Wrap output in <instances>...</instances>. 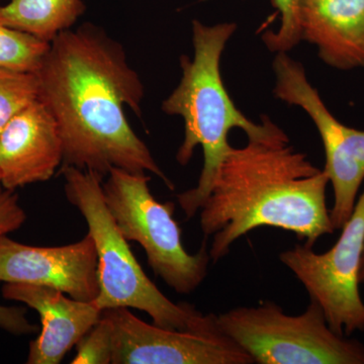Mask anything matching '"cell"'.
Instances as JSON below:
<instances>
[{"mask_svg": "<svg viewBox=\"0 0 364 364\" xmlns=\"http://www.w3.org/2000/svg\"><path fill=\"white\" fill-rule=\"evenodd\" d=\"M41 102L58 124L63 163L107 176L112 168L154 174L174 184L131 128L124 107L141 116L145 88L123 46L85 23L50 43L39 70Z\"/></svg>", "mask_w": 364, "mask_h": 364, "instance_id": "cell-1", "label": "cell"}, {"mask_svg": "<svg viewBox=\"0 0 364 364\" xmlns=\"http://www.w3.org/2000/svg\"><path fill=\"white\" fill-rule=\"evenodd\" d=\"M328 184L327 174L289 140H249L245 147H232L200 210L203 234L213 236L210 260H221L235 242L261 227L291 232L313 247L336 231Z\"/></svg>", "mask_w": 364, "mask_h": 364, "instance_id": "cell-2", "label": "cell"}, {"mask_svg": "<svg viewBox=\"0 0 364 364\" xmlns=\"http://www.w3.org/2000/svg\"><path fill=\"white\" fill-rule=\"evenodd\" d=\"M236 28L235 23L207 26L193 21V58L181 56V82L162 102L165 114L183 119L184 138L176 153L177 162L182 166L188 165L198 146L203 152V166L198 184L177 196L179 207L188 219L200 212L220 165L232 149L228 139L232 129H242L250 141L289 140L269 117H263L261 124L248 119L237 109L225 88L220 62Z\"/></svg>", "mask_w": 364, "mask_h": 364, "instance_id": "cell-3", "label": "cell"}, {"mask_svg": "<svg viewBox=\"0 0 364 364\" xmlns=\"http://www.w3.org/2000/svg\"><path fill=\"white\" fill-rule=\"evenodd\" d=\"M60 172L67 200L85 218L97 249L100 294L95 303L100 310L136 309L155 325L181 331L200 329L214 321L215 314L203 315L191 304L170 301L146 275L105 205L104 177L70 165H61Z\"/></svg>", "mask_w": 364, "mask_h": 364, "instance_id": "cell-4", "label": "cell"}, {"mask_svg": "<svg viewBox=\"0 0 364 364\" xmlns=\"http://www.w3.org/2000/svg\"><path fill=\"white\" fill-rule=\"evenodd\" d=\"M220 329L258 364H364V345L339 335L311 301L301 315L264 301L217 315Z\"/></svg>", "mask_w": 364, "mask_h": 364, "instance_id": "cell-5", "label": "cell"}, {"mask_svg": "<svg viewBox=\"0 0 364 364\" xmlns=\"http://www.w3.org/2000/svg\"><path fill=\"white\" fill-rule=\"evenodd\" d=\"M107 177L104 200L122 235L140 244L153 272L173 291H195L207 277L210 262L207 238L196 254L186 250L173 218L176 205L158 202L151 193L147 173L112 168Z\"/></svg>", "mask_w": 364, "mask_h": 364, "instance_id": "cell-6", "label": "cell"}, {"mask_svg": "<svg viewBox=\"0 0 364 364\" xmlns=\"http://www.w3.org/2000/svg\"><path fill=\"white\" fill-rule=\"evenodd\" d=\"M334 246L324 253L296 245L279 260L303 284L310 301L322 308L330 328L350 336L364 331V303L359 293V270L364 249V191Z\"/></svg>", "mask_w": 364, "mask_h": 364, "instance_id": "cell-7", "label": "cell"}, {"mask_svg": "<svg viewBox=\"0 0 364 364\" xmlns=\"http://www.w3.org/2000/svg\"><path fill=\"white\" fill-rule=\"evenodd\" d=\"M275 97L298 105L318 129L325 150V168L334 193L330 210L335 230H341L351 217L364 181V131L339 122L311 85L305 69L287 53H277L273 62Z\"/></svg>", "mask_w": 364, "mask_h": 364, "instance_id": "cell-8", "label": "cell"}, {"mask_svg": "<svg viewBox=\"0 0 364 364\" xmlns=\"http://www.w3.org/2000/svg\"><path fill=\"white\" fill-rule=\"evenodd\" d=\"M114 332L112 364H253L220 329L217 315L196 330H172L144 322L129 308L102 310Z\"/></svg>", "mask_w": 364, "mask_h": 364, "instance_id": "cell-9", "label": "cell"}, {"mask_svg": "<svg viewBox=\"0 0 364 364\" xmlns=\"http://www.w3.org/2000/svg\"><path fill=\"white\" fill-rule=\"evenodd\" d=\"M0 282L52 287L71 298L95 301L100 294L98 260L90 234L58 247H37L0 237Z\"/></svg>", "mask_w": 364, "mask_h": 364, "instance_id": "cell-10", "label": "cell"}, {"mask_svg": "<svg viewBox=\"0 0 364 364\" xmlns=\"http://www.w3.org/2000/svg\"><path fill=\"white\" fill-rule=\"evenodd\" d=\"M63 163L58 124L40 100L0 133V181L6 191L49 181Z\"/></svg>", "mask_w": 364, "mask_h": 364, "instance_id": "cell-11", "label": "cell"}, {"mask_svg": "<svg viewBox=\"0 0 364 364\" xmlns=\"http://www.w3.org/2000/svg\"><path fill=\"white\" fill-rule=\"evenodd\" d=\"M4 298L26 304L39 314L42 330L31 342L28 364H58L100 317L95 301H78L52 287L6 284Z\"/></svg>", "mask_w": 364, "mask_h": 364, "instance_id": "cell-12", "label": "cell"}, {"mask_svg": "<svg viewBox=\"0 0 364 364\" xmlns=\"http://www.w3.org/2000/svg\"><path fill=\"white\" fill-rule=\"evenodd\" d=\"M301 40L339 70L364 68V0H301Z\"/></svg>", "mask_w": 364, "mask_h": 364, "instance_id": "cell-13", "label": "cell"}, {"mask_svg": "<svg viewBox=\"0 0 364 364\" xmlns=\"http://www.w3.org/2000/svg\"><path fill=\"white\" fill-rule=\"evenodd\" d=\"M82 0H9L0 6V25L51 43L85 13Z\"/></svg>", "mask_w": 364, "mask_h": 364, "instance_id": "cell-14", "label": "cell"}, {"mask_svg": "<svg viewBox=\"0 0 364 364\" xmlns=\"http://www.w3.org/2000/svg\"><path fill=\"white\" fill-rule=\"evenodd\" d=\"M50 43L21 32L16 28L0 25V68L33 72L39 70Z\"/></svg>", "mask_w": 364, "mask_h": 364, "instance_id": "cell-15", "label": "cell"}, {"mask_svg": "<svg viewBox=\"0 0 364 364\" xmlns=\"http://www.w3.org/2000/svg\"><path fill=\"white\" fill-rule=\"evenodd\" d=\"M39 97L37 73L0 68V133L16 114Z\"/></svg>", "mask_w": 364, "mask_h": 364, "instance_id": "cell-16", "label": "cell"}, {"mask_svg": "<svg viewBox=\"0 0 364 364\" xmlns=\"http://www.w3.org/2000/svg\"><path fill=\"white\" fill-rule=\"evenodd\" d=\"M114 332L112 325L104 314L97 324L86 333L76 344L73 364H109L112 363Z\"/></svg>", "mask_w": 364, "mask_h": 364, "instance_id": "cell-17", "label": "cell"}, {"mask_svg": "<svg viewBox=\"0 0 364 364\" xmlns=\"http://www.w3.org/2000/svg\"><path fill=\"white\" fill-rule=\"evenodd\" d=\"M299 2L301 0H272L273 6L282 16V25L277 32L268 31L263 35V42L270 51L287 53L301 42Z\"/></svg>", "mask_w": 364, "mask_h": 364, "instance_id": "cell-18", "label": "cell"}, {"mask_svg": "<svg viewBox=\"0 0 364 364\" xmlns=\"http://www.w3.org/2000/svg\"><path fill=\"white\" fill-rule=\"evenodd\" d=\"M26 215L18 202V196L11 191L0 193V237L20 229Z\"/></svg>", "mask_w": 364, "mask_h": 364, "instance_id": "cell-19", "label": "cell"}, {"mask_svg": "<svg viewBox=\"0 0 364 364\" xmlns=\"http://www.w3.org/2000/svg\"><path fill=\"white\" fill-rule=\"evenodd\" d=\"M0 328L16 335L31 334L37 327L28 322L25 309L0 305Z\"/></svg>", "mask_w": 364, "mask_h": 364, "instance_id": "cell-20", "label": "cell"}, {"mask_svg": "<svg viewBox=\"0 0 364 364\" xmlns=\"http://www.w3.org/2000/svg\"><path fill=\"white\" fill-rule=\"evenodd\" d=\"M359 282L364 284V249L363 257H361L360 270H359Z\"/></svg>", "mask_w": 364, "mask_h": 364, "instance_id": "cell-21", "label": "cell"}, {"mask_svg": "<svg viewBox=\"0 0 364 364\" xmlns=\"http://www.w3.org/2000/svg\"><path fill=\"white\" fill-rule=\"evenodd\" d=\"M2 189H4V188H2L1 181H0V193H1Z\"/></svg>", "mask_w": 364, "mask_h": 364, "instance_id": "cell-22", "label": "cell"}, {"mask_svg": "<svg viewBox=\"0 0 364 364\" xmlns=\"http://www.w3.org/2000/svg\"><path fill=\"white\" fill-rule=\"evenodd\" d=\"M2 1H9V0H0V2H2Z\"/></svg>", "mask_w": 364, "mask_h": 364, "instance_id": "cell-23", "label": "cell"}]
</instances>
